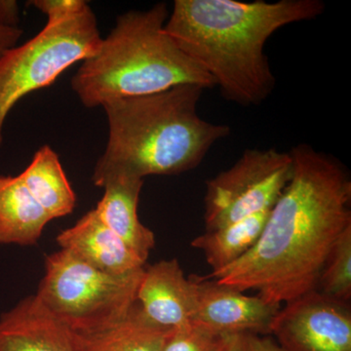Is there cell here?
<instances>
[{
  "mask_svg": "<svg viewBox=\"0 0 351 351\" xmlns=\"http://www.w3.org/2000/svg\"><path fill=\"white\" fill-rule=\"evenodd\" d=\"M324 10L320 0H175L164 31L226 100L249 107L267 100L276 87L265 53L270 36Z\"/></svg>",
  "mask_w": 351,
  "mask_h": 351,
  "instance_id": "obj_2",
  "label": "cell"
},
{
  "mask_svg": "<svg viewBox=\"0 0 351 351\" xmlns=\"http://www.w3.org/2000/svg\"><path fill=\"white\" fill-rule=\"evenodd\" d=\"M50 221L20 175H0V244L32 246Z\"/></svg>",
  "mask_w": 351,
  "mask_h": 351,
  "instance_id": "obj_14",
  "label": "cell"
},
{
  "mask_svg": "<svg viewBox=\"0 0 351 351\" xmlns=\"http://www.w3.org/2000/svg\"><path fill=\"white\" fill-rule=\"evenodd\" d=\"M292 174L290 152L246 149L232 167L207 182L206 232L271 209Z\"/></svg>",
  "mask_w": 351,
  "mask_h": 351,
  "instance_id": "obj_7",
  "label": "cell"
},
{
  "mask_svg": "<svg viewBox=\"0 0 351 351\" xmlns=\"http://www.w3.org/2000/svg\"><path fill=\"white\" fill-rule=\"evenodd\" d=\"M137 302L149 320L163 329H178L195 319V285L189 276H184L176 258L145 269Z\"/></svg>",
  "mask_w": 351,
  "mask_h": 351,
  "instance_id": "obj_10",
  "label": "cell"
},
{
  "mask_svg": "<svg viewBox=\"0 0 351 351\" xmlns=\"http://www.w3.org/2000/svg\"><path fill=\"white\" fill-rule=\"evenodd\" d=\"M145 269L115 276L61 249L46 257L45 274L36 295L73 332L99 331L130 311Z\"/></svg>",
  "mask_w": 351,
  "mask_h": 351,
  "instance_id": "obj_5",
  "label": "cell"
},
{
  "mask_svg": "<svg viewBox=\"0 0 351 351\" xmlns=\"http://www.w3.org/2000/svg\"><path fill=\"white\" fill-rule=\"evenodd\" d=\"M219 338L209 330L191 323L173 330L162 351H216Z\"/></svg>",
  "mask_w": 351,
  "mask_h": 351,
  "instance_id": "obj_19",
  "label": "cell"
},
{
  "mask_svg": "<svg viewBox=\"0 0 351 351\" xmlns=\"http://www.w3.org/2000/svg\"><path fill=\"white\" fill-rule=\"evenodd\" d=\"M283 351H351V308L317 290L286 302L271 325Z\"/></svg>",
  "mask_w": 351,
  "mask_h": 351,
  "instance_id": "obj_8",
  "label": "cell"
},
{
  "mask_svg": "<svg viewBox=\"0 0 351 351\" xmlns=\"http://www.w3.org/2000/svg\"><path fill=\"white\" fill-rule=\"evenodd\" d=\"M20 7L15 0H0V25L19 27Z\"/></svg>",
  "mask_w": 351,
  "mask_h": 351,
  "instance_id": "obj_22",
  "label": "cell"
},
{
  "mask_svg": "<svg viewBox=\"0 0 351 351\" xmlns=\"http://www.w3.org/2000/svg\"><path fill=\"white\" fill-rule=\"evenodd\" d=\"M270 210L250 215L218 230L205 232L193 240L191 246L203 252L208 265L212 267L210 274L232 265L255 246Z\"/></svg>",
  "mask_w": 351,
  "mask_h": 351,
  "instance_id": "obj_17",
  "label": "cell"
},
{
  "mask_svg": "<svg viewBox=\"0 0 351 351\" xmlns=\"http://www.w3.org/2000/svg\"><path fill=\"white\" fill-rule=\"evenodd\" d=\"M205 88L186 84L159 93L108 101V141L92 180L101 188L117 176L144 180L195 169L230 127L201 119Z\"/></svg>",
  "mask_w": 351,
  "mask_h": 351,
  "instance_id": "obj_3",
  "label": "cell"
},
{
  "mask_svg": "<svg viewBox=\"0 0 351 351\" xmlns=\"http://www.w3.org/2000/svg\"><path fill=\"white\" fill-rule=\"evenodd\" d=\"M23 36L20 27H9L0 25V56L7 50L15 47Z\"/></svg>",
  "mask_w": 351,
  "mask_h": 351,
  "instance_id": "obj_23",
  "label": "cell"
},
{
  "mask_svg": "<svg viewBox=\"0 0 351 351\" xmlns=\"http://www.w3.org/2000/svg\"><path fill=\"white\" fill-rule=\"evenodd\" d=\"M315 290L346 304L351 299V226L339 235L325 261Z\"/></svg>",
  "mask_w": 351,
  "mask_h": 351,
  "instance_id": "obj_18",
  "label": "cell"
},
{
  "mask_svg": "<svg viewBox=\"0 0 351 351\" xmlns=\"http://www.w3.org/2000/svg\"><path fill=\"white\" fill-rule=\"evenodd\" d=\"M172 331L154 324L136 302L125 317L112 326L75 332V351H162Z\"/></svg>",
  "mask_w": 351,
  "mask_h": 351,
  "instance_id": "obj_15",
  "label": "cell"
},
{
  "mask_svg": "<svg viewBox=\"0 0 351 351\" xmlns=\"http://www.w3.org/2000/svg\"><path fill=\"white\" fill-rule=\"evenodd\" d=\"M101 43L98 20L88 5L68 19L47 23L34 38L0 56V147L7 117L18 101L50 86L66 69L94 55Z\"/></svg>",
  "mask_w": 351,
  "mask_h": 351,
  "instance_id": "obj_6",
  "label": "cell"
},
{
  "mask_svg": "<svg viewBox=\"0 0 351 351\" xmlns=\"http://www.w3.org/2000/svg\"><path fill=\"white\" fill-rule=\"evenodd\" d=\"M31 5L47 16V23L59 22L82 12L89 4L84 0H34Z\"/></svg>",
  "mask_w": 351,
  "mask_h": 351,
  "instance_id": "obj_21",
  "label": "cell"
},
{
  "mask_svg": "<svg viewBox=\"0 0 351 351\" xmlns=\"http://www.w3.org/2000/svg\"><path fill=\"white\" fill-rule=\"evenodd\" d=\"M293 174L270 210L257 243L208 277L281 304L315 290L325 261L351 226V180L338 159L300 144Z\"/></svg>",
  "mask_w": 351,
  "mask_h": 351,
  "instance_id": "obj_1",
  "label": "cell"
},
{
  "mask_svg": "<svg viewBox=\"0 0 351 351\" xmlns=\"http://www.w3.org/2000/svg\"><path fill=\"white\" fill-rule=\"evenodd\" d=\"M56 242L62 250L107 274L123 276L145 269V262L101 221L94 209L60 233Z\"/></svg>",
  "mask_w": 351,
  "mask_h": 351,
  "instance_id": "obj_12",
  "label": "cell"
},
{
  "mask_svg": "<svg viewBox=\"0 0 351 351\" xmlns=\"http://www.w3.org/2000/svg\"><path fill=\"white\" fill-rule=\"evenodd\" d=\"M143 186L144 180L138 178L127 176L110 178L101 186L105 193L94 210L108 228L147 262L156 245V237L138 219V198Z\"/></svg>",
  "mask_w": 351,
  "mask_h": 351,
  "instance_id": "obj_13",
  "label": "cell"
},
{
  "mask_svg": "<svg viewBox=\"0 0 351 351\" xmlns=\"http://www.w3.org/2000/svg\"><path fill=\"white\" fill-rule=\"evenodd\" d=\"M195 289V324L221 336L235 332L269 336L280 304L265 301L260 295L221 284L210 277L189 276Z\"/></svg>",
  "mask_w": 351,
  "mask_h": 351,
  "instance_id": "obj_9",
  "label": "cell"
},
{
  "mask_svg": "<svg viewBox=\"0 0 351 351\" xmlns=\"http://www.w3.org/2000/svg\"><path fill=\"white\" fill-rule=\"evenodd\" d=\"M216 351H283L276 339L269 336L235 332L221 335Z\"/></svg>",
  "mask_w": 351,
  "mask_h": 351,
  "instance_id": "obj_20",
  "label": "cell"
},
{
  "mask_svg": "<svg viewBox=\"0 0 351 351\" xmlns=\"http://www.w3.org/2000/svg\"><path fill=\"white\" fill-rule=\"evenodd\" d=\"M167 5L121 14L98 50L84 60L71 88L86 108L166 91L179 85L214 86L211 76L186 56L164 31Z\"/></svg>",
  "mask_w": 351,
  "mask_h": 351,
  "instance_id": "obj_4",
  "label": "cell"
},
{
  "mask_svg": "<svg viewBox=\"0 0 351 351\" xmlns=\"http://www.w3.org/2000/svg\"><path fill=\"white\" fill-rule=\"evenodd\" d=\"M0 351H75V332L29 295L0 316Z\"/></svg>",
  "mask_w": 351,
  "mask_h": 351,
  "instance_id": "obj_11",
  "label": "cell"
},
{
  "mask_svg": "<svg viewBox=\"0 0 351 351\" xmlns=\"http://www.w3.org/2000/svg\"><path fill=\"white\" fill-rule=\"evenodd\" d=\"M20 177L51 221L73 213L76 195L59 156L50 145H43L34 154Z\"/></svg>",
  "mask_w": 351,
  "mask_h": 351,
  "instance_id": "obj_16",
  "label": "cell"
}]
</instances>
